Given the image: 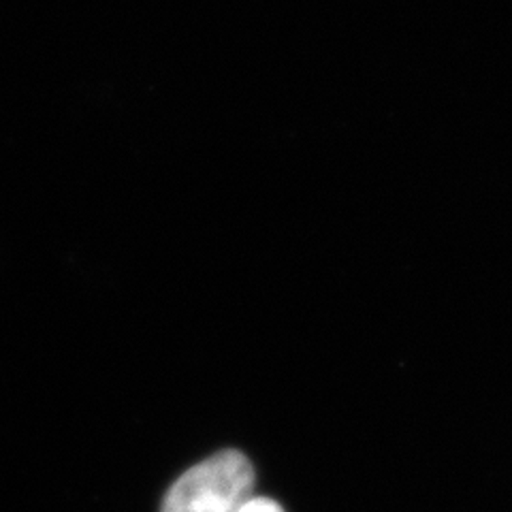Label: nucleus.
I'll return each mask as SVG.
<instances>
[{"mask_svg": "<svg viewBox=\"0 0 512 512\" xmlns=\"http://www.w3.org/2000/svg\"><path fill=\"white\" fill-rule=\"evenodd\" d=\"M254 468L239 451H220L186 470L167 491L160 512H237L252 498Z\"/></svg>", "mask_w": 512, "mask_h": 512, "instance_id": "nucleus-1", "label": "nucleus"}, {"mask_svg": "<svg viewBox=\"0 0 512 512\" xmlns=\"http://www.w3.org/2000/svg\"><path fill=\"white\" fill-rule=\"evenodd\" d=\"M237 512H284L282 506L269 498H256L252 495L250 500H246L242 506H239Z\"/></svg>", "mask_w": 512, "mask_h": 512, "instance_id": "nucleus-2", "label": "nucleus"}]
</instances>
